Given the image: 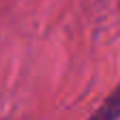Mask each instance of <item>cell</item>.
I'll list each match as a JSON object with an SVG mask.
<instances>
[{
  "label": "cell",
  "instance_id": "6da1fadb",
  "mask_svg": "<svg viewBox=\"0 0 120 120\" xmlns=\"http://www.w3.org/2000/svg\"><path fill=\"white\" fill-rule=\"evenodd\" d=\"M93 116H95V118H105V120L120 118V84L103 99L101 108H99Z\"/></svg>",
  "mask_w": 120,
  "mask_h": 120
}]
</instances>
